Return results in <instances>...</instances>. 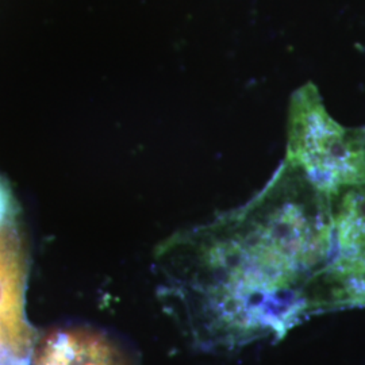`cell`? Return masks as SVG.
Returning a JSON list of instances; mask_svg holds the SVG:
<instances>
[{"label":"cell","instance_id":"cell-1","mask_svg":"<svg viewBox=\"0 0 365 365\" xmlns=\"http://www.w3.org/2000/svg\"><path fill=\"white\" fill-rule=\"evenodd\" d=\"M334 247L330 196L284 161L248 205L170 241L158 294L203 351L280 339L319 313Z\"/></svg>","mask_w":365,"mask_h":365},{"label":"cell","instance_id":"cell-3","mask_svg":"<svg viewBox=\"0 0 365 365\" xmlns=\"http://www.w3.org/2000/svg\"><path fill=\"white\" fill-rule=\"evenodd\" d=\"M29 274L0 260V365H69L78 336L73 327L39 331L26 310Z\"/></svg>","mask_w":365,"mask_h":365},{"label":"cell","instance_id":"cell-2","mask_svg":"<svg viewBox=\"0 0 365 365\" xmlns=\"http://www.w3.org/2000/svg\"><path fill=\"white\" fill-rule=\"evenodd\" d=\"M284 161L299 167L329 196L364 185L365 126H341L309 83L291 98Z\"/></svg>","mask_w":365,"mask_h":365}]
</instances>
